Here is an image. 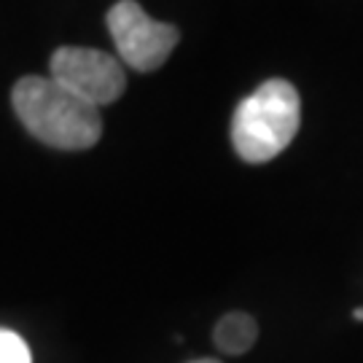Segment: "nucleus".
I'll list each match as a JSON object with an SVG mask.
<instances>
[{"mask_svg":"<svg viewBox=\"0 0 363 363\" xmlns=\"http://www.w3.org/2000/svg\"><path fill=\"white\" fill-rule=\"evenodd\" d=\"M355 320H363V307H358V310H355Z\"/></svg>","mask_w":363,"mask_h":363,"instance_id":"nucleus-7","label":"nucleus"},{"mask_svg":"<svg viewBox=\"0 0 363 363\" xmlns=\"http://www.w3.org/2000/svg\"><path fill=\"white\" fill-rule=\"evenodd\" d=\"M0 363H33L25 339L9 328H0Z\"/></svg>","mask_w":363,"mask_h":363,"instance_id":"nucleus-6","label":"nucleus"},{"mask_svg":"<svg viewBox=\"0 0 363 363\" xmlns=\"http://www.w3.org/2000/svg\"><path fill=\"white\" fill-rule=\"evenodd\" d=\"M191 363H218V361H210V358H202V361H191Z\"/></svg>","mask_w":363,"mask_h":363,"instance_id":"nucleus-8","label":"nucleus"},{"mask_svg":"<svg viewBox=\"0 0 363 363\" xmlns=\"http://www.w3.org/2000/svg\"><path fill=\"white\" fill-rule=\"evenodd\" d=\"M298 124H301V100L296 86L283 78H269L234 111V151L247 164L272 162L296 138Z\"/></svg>","mask_w":363,"mask_h":363,"instance_id":"nucleus-2","label":"nucleus"},{"mask_svg":"<svg viewBox=\"0 0 363 363\" xmlns=\"http://www.w3.org/2000/svg\"><path fill=\"white\" fill-rule=\"evenodd\" d=\"M49 70H52L49 78L94 108L116 103L127 89L124 65L100 49L62 46L52 54Z\"/></svg>","mask_w":363,"mask_h":363,"instance_id":"nucleus-4","label":"nucleus"},{"mask_svg":"<svg viewBox=\"0 0 363 363\" xmlns=\"http://www.w3.org/2000/svg\"><path fill=\"white\" fill-rule=\"evenodd\" d=\"M11 103L25 130L60 151H86L103 135L100 108L84 103L54 78H19Z\"/></svg>","mask_w":363,"mask_h":363,"instance_id":"nucleus-1","label":"nucleus"},{"mask_svg":"<svg viewBox=\"0 0 363 363\" xmlns=\"http://www.w3.org/2000/svg\"><path fill=\"white\" fill-rule=\"evenodd\" d=\"M256 337H259V325L245 312L223 315L218 325H216V331H213L216 347L220 352H226V355H242V352H247L256 345Z\"/></svg>","mask_w":363,"mask_h":363,"instance_id":"nucleus-5","label":"nucleus"},{"mask_svg":"<svg viewBox=\"0 0 363 363\" xmlns=\"http://www.w3.org/2000/svg\"><path fill=\"white\" fill-rule=\"evenodd\" d=\"M105 22L116 43L118 62L140 73H151L164 65L181 40L178 27L151 19L138 0H118L108 11Z\"/></svg>","mask_w":363,"mask_h":363,"instance_id":"nucleus-3","label":"nucleus"}]
</instances>
